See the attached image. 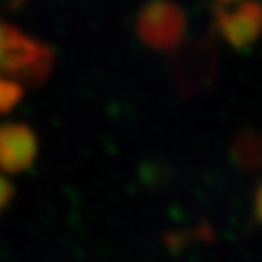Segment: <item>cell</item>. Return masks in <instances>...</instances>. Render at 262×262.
<instances>
[{"label":"cell","mask_w":262,"mask_h":262,"mask_svg":"<svg viewBox=\"0 0 262 262\" xmlns=\"http://www.w3.org/2000/svg\"><path fill=\"white\" fill-rule=\"evenodd\" d=\"M55 55L46 44L22 31L0 24V72L18 83L37 85L51 75Z\"/></svg>","instance_id":"6da1fadb"},{"label":"cell","mask_w":262,"mask_h":262,"mask_svg":"<svg viewBox=\"0 0 262 262\" xmlns=\"http://www.w3.org/2000/svg\"><path fill=\"white\" fill-rule=\"evenodd\" d=\"M175 53V81L179 92L196 96L214 85L219 75V55L212 37H199L182 42Z\"/></svg>","instance_id":"7a4b0ae2"},{"label":"cell","mask_w":262,"mask_h":262,"mask_svg":"<svg viewBox=\"0 0 262 262\" xmlns=\"http://www.w3.org/2000/svg\"><path fill=\"white\" fill-rule=\"evenodd\" d=\"M136 31L153 51L173 53L186 39V13L173 0H151L138 13Z\"/></svg>","instance_id":"3957f363"},{"label":"cell","mask_w":262,"mask_h":262,"mask_svg":"<svg viewBox=\"0 0 262 262\" xmlns=\"http://www.w3.org/2000/svg\"><path fill=\"white\" fill-rule=\"evenodd\" d=\"M214 29L229 46L247 48L262 37V3L243 0L219 7L214 11Z\"/></svg>","instance_id":"277c9868"},{"label":"cell","mask_w":262,"mask_h":262,"mask_svg":"<svg viewBox=\"0 0 262 262\" xmlns=\"http://www.w3.org/2000/svg\"><path fill=\"white\" fill-rule=\"evenodd\" d=\"M37 158V138L31 127L22 122L0 125V170L3 173H22Z\"/></svg>","instance_id":"5b68a950"},{"label":"cell","mask_w":262,"mask_h":262,"mask_svg":"<svg viewBox=\"0 0 262 262\" xmlns=\"http://www.w3.org/2000/svg\"><path fill=\"white\" fill-rule=\"evenodd\" d=\"M229 158L241 170L260 173L262 170V134L245 129L234 136L229 144Z\"/></svg>","instance_id":"8992f818"},{"label":"cell","mask_w":262,"mask_h":262,"mask_svg":"<svg viewBox=\"0 0 262 262\" xmlns=\"http://www.w3.org/2000/svg\"><path fill=\"white\" fill-rule=\"evenodd\" d=\"M22 94H24L22 83L13 79H0V114L11 112L20 103Z\"/></svg>","instance_id":"52a82bcc"},{"label":"cell","mask_w":262,"mask_h":262,"mask_svg":"<svg viewBox=\"0 0 262 262\" xmlns=\"http://www.w3.org/2000/svg\"><path fill=\"white\" fill-rule=\"evenodd\" d=\"M11 194H13V186L9 184V179H7L5 175H0V212H3L5 206L9 203Z\"/></svg>","instance_id":"ba28073f"},{"label":"cell","mask_w":262,"mask_h":262,"mask_svg":"<svg viewBox=\"0 0 262 262\" xmlns=\"http://www.w3.org/2000/svg\"><path fill=\"white\" fill-rule=\"evenodd\" d=\"M253 216L258 223H262V184L258 186L256 194H253Z\"/></svg>","instance_id":"9c48e42d"},{"label":"cell","mask_w":262,"mask_h":262,"mask_svg":"<svg viewBox=\"0 0 262 262\" xmlns=\"http://www.w3.org/2000/svg\"><path fill=\"white\" fill-rule=\"evenodd\" d=\"M219 5H223V7H227V5H236V3H243V0H216Z\"/></svg>","instance_id":"30bf717a"},{"label":"cell","mask_w":262,"mask_h":262,"mask_svg":"<svg viewBox=\"0 0 262 262\" xmlns=\"http://www.w3.org/2000/svg\"><path fill=\"white\" fill-rule=\"evenodd\" d=\"M7 3H9L11 7H18V5H22V3H24V0H7Z\"/></svg>","instance_id":"8fae6325"}]
</instances>
